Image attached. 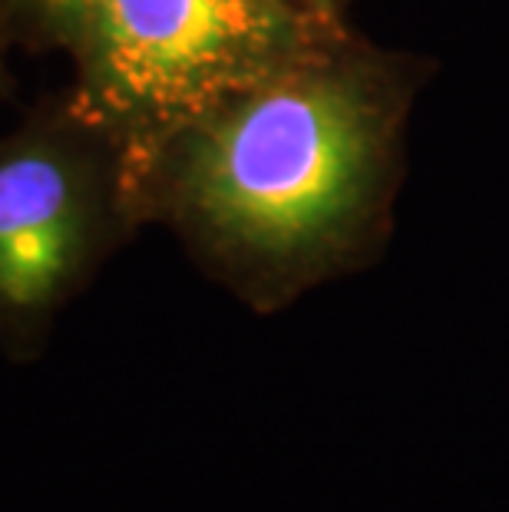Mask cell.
Returning a JSON list of instances; mask_svg holds the SVG:
<instances>
[{
	"label": "cell",
	"mask_w": 509,
	"mask_h": 512,
	"mask_svg": "<svg viewBox=\"0 0 509 512\" xmlns=\"http://www.w3.org/2000/svg\"><path fill=\"white\" fill-rule=\"evenodd\" d=\"M420 70L351 30L129 162L139 225L258 314L371 261Z\"/></svg>",
	"instance_id": "obj_1"
},
{
	"label": "cell",
	"mask_w": 509,
	"mask_h": 512,
	"mask_svg": "<svg viewBox=\"0 0 509 512\" xmlns=\"http://www.w3.org/2000/svg\"><path fill=\"white\" fill-rule=\"evenodd\" d=\"M344 30L285 0H77L60 53L73 100L133 162Z\"/></svg>",
	"instance_id": "obj_2"
},
{
	"label": "cell",
	"mask_w": 509,
	"mask_h": 512,
	"mask_svg": "<svg viewBox=\"0 0 509 512\" xmlns=\"http://www.w3.org/2000/svg\"><path fill=\"white\" fill-rule=\"evenodd\" d=\"M126 152L70 86L0 136V347L34 361L57 314L139 232Z\"/></svg>",
	"instance_id": "obj_3"
},
{
	"label": "cell",
	"mask_w": 509,
	"mask_h": 512,
	"mask_svg": "<svg viewBox=\"0 0 509 512\" xmlns=\"http://www.w3.org/2000/svg\"><path fill=\"white\" fill-rule=\"evenodd\" d=\"M73 7L77 0H0V17H4L17 50L60 53Z\"/></svg>",
	"instance_id": "obj_4"
},
{
	"label": "cell",
	"mask_w": 509,
	"mask_h": 512,
	"mask_svg": "<svg viewBox=\"0 0 509 512\" xmlns=\"http://www.w3.org/2000/svg\"><path fill=\"white\" fill-rule=\"evenodd\" d=\"M285 4L305 10L311 17H321V20H344L348 0H285Z\"/></svg>",
	"instance_id": "obj_5"
},
{
	"label": "cell",
	"mask_w": 509,
	"mask_h": 512,
	"mask_svg": "<svg viewBox=\"0 0 509 512\" xmlns=\"http://www.w3.org/2000/svg\"><path fill=\"white\" fill-rule=\"evenodd\" d=\"M14 50H17V43L10 37L4 17H0V100L10 93V53Z\"/></svg>",
	"instance_id": "obj_6"
}]
</instances>
